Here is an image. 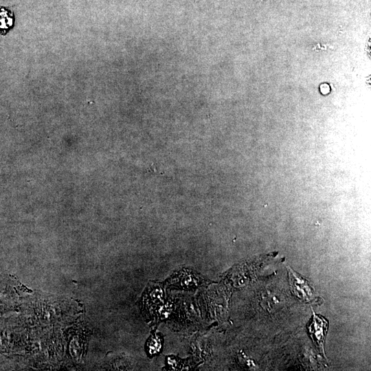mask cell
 Masks as SVG:
<instances>
[{"label": "cell", "instance_id": "cell-1", "mask_svg": "<svg viewBox=\"0 0 371 371\" xmlns=\"http://www.w3.org/2000/svg\"><path fill=\"white\" fill-rule=\"evenodd\" d=\"M328 326V323L323 316L314 314L312 322L308 327L313 341L322 348L324 346Z\"/></svg>", "mask_w": 371, "mask_h": 371}, {"label": "cell", "instance_id": "cell-2", "mask_svg": "<svg viewBox=\"0 0 371 371\" xmlns=\"http://www.w3.org/2000/svg\"><path fill=\"white\" fill-rule=\"evenodd\" d=\"M291 280H292V286L294 292L303 300H309L312 297V290L308 284L306 280L296 275L291 269Z\"/></svg>", "mask_w": 371, "mask_h": 371}, {"label": "cell", "instance_id": "cell-3", "mask_svg": "<svg viewBox=\"0 0 371 371\" xmlns=\"http://www.w3.org/2000/svg\"><path fill=\"white\" fill-rule=\"evenodd\" d=\"M14 15L10 9L0 6V32L2 34L6 32L13 26Z\"/></svg>", "mask_w": 371, "mask_h": 371}]
</instances>
